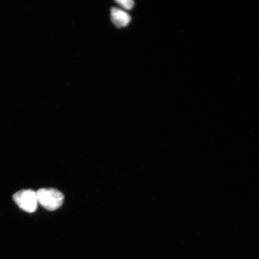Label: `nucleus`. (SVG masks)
Wrapping results in <instances>:
<instances>
[{
  "label": "nucleus",
  "mask_w": 259,
  "mask_h": 259,
  "mask_svg": "<svg viewBox=\"0 0 259 259\" xmlns=\"http://www.w3.org/2000/svg\"><path fill=\"white\" fill-rule=\"evenodd\" d=\"M36 193L38 203L47 210H57L63 203L64 196L57 190L41 189Z\"/></svg>",
  "instance_id": "nucleus-1"
},
{
  "label": "nucleus",
  "mask_w": 259,
  "mask_h": 259,
  "mask_svg": "<svg viewBox=\"0 0 259 259\" xmlns=\"http://www.w3.org/2000/svg\"><path fill=\"white\" fill-rule=\"evenodd\" d=\"M111 13L112 21L117 27H125L129 24L131 17L126 11L114 7L111 8Z\"/></svg>",
  "instance_id": "nucleus-3"
},
{
  "label": "nucleus",
  "mask_w": 259,
  "mask_h": 259,
  "mask_svg": "<svg viewBox=\"0 0 259 259\" xmlns=\"http://www.w3.org/2000/svg\"><path fill=\"white\" fill-rule=\"evenodd\" d=\"M115 2L126 10L132 9L134 7V5H135V2L132 1V0H118V1Z\"/></svg>",
  "instance_id": "nucleus-4"
},
{
  "label": "nucleus",
  "mask_w": 259,
  "mask_h": 259,
  "mask_svg": "<svg viewBox=\"0 0 259 259\" xmlns=\"http://www.w3.org/2000/svg\"><path fill=\"white\" fill-rule=\"evenodd\" d=\"M13 199L17 206L26 212L33 213L37 209V193L33 190H20L13 195Z\"/></svg>",
  "instance_id": "nucleus-2"
}]
</instances>
